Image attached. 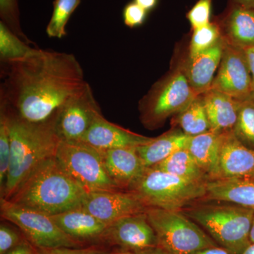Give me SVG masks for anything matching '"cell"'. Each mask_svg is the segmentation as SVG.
<instances>
[{
    "label": "cell",
    "mask_w": 254,
    "mask_h": 254,
    "mask_svg": "<svg viewBox=\"0 0 254 254\" xmlns=\"http://www.w3.org/2000/svg\"><path fill=\"white\" fill-rule=\"evenodd\" d=\"M0 104L30 123H43L86 84L76 57L36 48L23 59L1 63Z\"/></svg>",
    "instance_id": "cell-1"
},
{
    "label": "cell",
    "mask_w": 254,
    "mask_h": 254,
    "mask_svg": "<svg viewBox=\"0 0 254 254\" xmlns=\"http://www.w3.org/2000/svg\"><path fill=\"white\" fill-rule=\"evenodd\" d=\"M0 108L7 115L11 140L9 173L1 198L9 200L35 168L55 157L61 139L55 128L56 115L43 123H30L4 105Z\"/></svg>",
    "instance_id": "cell-2"
},
{
    "label": "cell",
    "mask_w": 254,
    "mask_h": 254,
    "mask_svg": "<svg viewBox=\"0 0 254 254\" xmlns=\"http://www.w3.org/2000/svg\"><path fill=\"white\" fill-rule=\"evenodd\" d=\"M86 193L53 157L35 168L7 200L51 216L81 208Z\"/></svg>",
    "instance_id": "cell-3"
},
{
    "label": "cell",
    "mask_w": 254,
    "mask_h": 254,
    "mask_svg": "<svg viewBox=\"0 0 254 254\" xmlns=\"http://www.w3.org/2000/svg\"><path fill=\"white\" fill-rule=\"evenodd\" d=\"M181 211L232 254H240L250 244L253 209L228 202L202 200Z\"/></svg>",
    "instance_id": "cell-4"
},
{
    "label": "cell",
    "mask_w": 254,
    "mask_h": 254,
    "mask_svg": "<svg viewBox=\"0 0 254 254\" xmlns=\"http://www.w3.org/2000/svg\"><path fill=\"white\" fill-rule=\"evenodd\" d=\"M198 96L187 79L185 62L180 63L156 82L140 100V121L148 129H157L169 118L183 111Z\"/></svg>",
    "instance_id": "cell-5"
},
{
    "label": "cell",
    "mask_w": 254,
    "mask_h": 254,
    "mask_svg": "<svg viewBox=\"0 0 254 254\" xmlns=\"http://www.w3.org/2000/svg\"><path fill=\"white\" fill-rule=\"evenodd\" d=\"M136 193L148 208L182 210L203 200L205 183L190 181L155 168H146L128 190Z\"/></svg>",
    "instance_id": "cell-6"
},
{
    "label": "cell",
    "mask_w": 254,
    "mask_h": 254,
    "mask_svg": "<svg viewBox=\"0 0 254 254\" xmlns=\"http://www.w3.org/2000/svg\"><path fill=\"white\" fill-rule=\"evenodd\" d=\"M145 213L156 234L158 248L168 254H192L218 246L181 210L148 208Z\"/></svg>",
    "instance_id": "cell-7"
},
{
    "label": "cell",
    "mask_w": 254,
    "mask_h": 254,
    "mask_svg": "<svg viewBox=\"0 0 254 254\" xmlns=\"http://www.w3.org/2000/svg\"><path fill=\"white\" fill-rule=\"evenodd\" d=\"M55 158L86 192L122 190L107 173L99 150L81 142L61 141Z\"/></svg>",
    "instance_id": "cell-8"
},
{
    "label": "cell",
    "mask_w": 254,
    "mask_h": 254,
    "mask_svg": "<svg viewBox=\"0 0 254 254\" xmlns=\"http://www.w3.org/2000/svg\"><path fill=\"white\" fill-rule=\"evenodd\" d=\"M1 218L12 222L38 250L78 248L81 243L73 240L57 225L50 215L15 204L0 198Z\"/></svg>",
    "instance_id": "cell-9"
},
{
    "label": "cell",
    "mask_w": 254,
    "mask_h": 254,
    "mask_svg": "<svg viewBox=\"0 0 254 254\" xmlns=\"http://www.w3.org/2000/svg\"><path fill=\"white\" fill-rule=\"evenodd\" d=\"M102 115L89 83L72 95L55 117V128L61 141L78 142L86 134L95 119Z\"/></svg>",
    "instance_id": "cell-10"
},
{
    "label": "cell",
    "mask_w": 254,
    "mask_h": 254,
    "mask_svg": "<svg viewBox=\"0 0 254 254\" xmlns=\"http://www.w3.org/2000/svg\"><path fill=\"white\" fill-rule=\"evenodd\" d=\"M223 41L221 62L210 89L242 101L252 95V78L248 61L244 49L232 44L224 37Z\"/></svg>",
    "instance_id": "cell-11"
},
{
    "label": "cell",
    "mask_w": 254,
    "mask_h": 254,
    "mask_svg": "<svg viewBox=\"0 0 254 254\" xmlns=\"http://www.w3.org/2000/svg\"><path fill=\"white\" fill-rule=\"evenodd\" d=\"M101 242L125 252H142L158 248L154 229L146 213L134 214L108 225Z\"/></svg>",
    "instance_id": "cell-12"
},
{
    "label": "cell",
    "mask_w": 254,
    "mask_h": 254,
    "mask_svg": "<svg viewBox=\"0 0 254 254\" xmlns=\"http://www.w3.org/2000/svg\"><path fill=\"white\" fill-rule=\"evenodd\" d=\"M81 208L110 225L124 217L144 213L148 207L136 193L119 190L86 192Z\"/></svg>",
    "instance_id": "cell-13"
},
{
    "label": "cell",
    "mask_w": 254,
    "mask_h": 254,
    "mask_svg": "<svg viewBox=\"0 0 254 254\" xmlns=\"http://www.w3.org/2000/svg\"><path fill=\"white\" fill-rule=\"evenodd\" d=\"M254 174V150L244 145L233 131L221 133L218 158L210 180Z\"/></svg>",
    "instance_id": "cell-14"
},
{
    "label": "cell",
    "mask_w": 254,
    "mask_h": 254,
    "mask_svg": "<svg viewBox=\"0 0 254 254\" xmlns=\"http://www.w3.org/2000/svg\"><path fill=\"white\" fill-rule=\"evenodd\" d=\"M153 138L143 136L107 120L103 114L92 124L79 141L100 151L120 148H136L152 141Z\"/></svg>",
    "instance_id": "cell-15"
},
{
    "label": "cell",
    "mask_w": 254,
    "mask_h": 254,
    "mask_svg": "<svg viewBox=\"0 0 254 254\" xmlns=\"http://www.w3.org/2000/svg\"><path fill=\"white\" fill-rule=\"evenodd\" d=\"M102 152L107 173L122 190H128L146 170L136 147L115 148Z\"/></svg>",
    "instance_id": "cell-16"
},
{
    "label": "cell",
    "mask_w": 254,
    "mask_h": 254,
    "mask_svg": "<svg viewBox=\"0 0 254 254\" xmlns=\"http://www.w3.org/2000/svg\"><path fill=\"white\" fill-rule=\"evenodd\" d=\"M224 38L235 46L254 47V9L230 0L225 12L218 20Z\"/></svg>",
    "instance_id": "cell-17"
},
{
    "label": "cell",
    "mask_w": 254,
    "mask_h": 254,
    "mask_svg": "<svg viewBox=\"0 0 254 254\" xmlns=\"http://www.w3.org/2000/svg\"><path fill=\"white\" fill-rule=\"evenodd\" d=\"M224 50L223 37L213 48L194 58L185 61V73L190 86L198 95L204 94L211 88L218 71Z\"/></svg>",
    "instance_id": "cell-18"
},
{
    "label": "cell",
    "mask_w": 254,
    "mask_h": 254,
    "mask_svg": "<svg viewBox=\"0 0 254 254\" xmlns=\"http://www.w3.org/2000/svg\"><path fill=\"white\" fill-rule=\"evenodd\" d=\"M51 218L65 234L80 243L102 241L108 226L83 208L51 215Z\"/></svg>",
    "instance_id": "cell-19"
},
{
    "label": "cell",
    "mask_w": 254,
    "mask_h": 254,
    "mask_svg": "<svg viewBox=\"0 0 254 254\" xmlns=\"http://www.w3.org/2000/svg\"><path fill=\"white\" fill-rule=\"evenodd\" d=\"M205 187L206 195L203 200L228 202L254 210V174L226 180H208Z\"/></svg>",
    "instance_id": "cell-20"
},
{
    "label": "cell",
    "mask_w": 254,
    "mask_h": 254,
    "mask_svg": "<svg viewBox=\"0 0 254 254\" xmlns=\"http://www.w3.org/2000/svg\"><path fill=\"white\" fill-rule=\"evenodd\" d=\"M210 123V131H232L238 116L240 101L220 91L210 89L201 95Z\"/></svg>",
    "instance_id": "cell-21"
},
{
    "label": "cell",
    "mask_w": 254,
    "mask_h": 254,
    "mask_svg": "<svg viewBox=\"0 0 254 254\" xmlns=\"http://www.w3.org/2000/svg\"><path fill=\"white\" fill-rule=\"evenodd\" d=\"M189 138L180 128H172L148 143L136 147V150L145 168H154L177 150L186 148Z\"/></svg>",
    "instance_id": "cell-22"
},
{
    "label": "cell",
    "mask_w": 254,
    "mask_h": 254,
    "mask_svg": "<svg viewBox=\"0 0 254 254\" xmlns=\"http://www.w3.org/2000/svg\"><path fill=\"white\" fill-rule=\"evenodd\" d=\"M220 138L221 133L208 131L197 136H190L187 141V149L208 175L209 180L216 164Z\"/></svg>",
    "instance_id": "cell-23"
},
{
    "label": "cell",
    "mask_w": 254,
    "mask_h": 254,
    "mask_svg": "<svg viewBox=\"0 0 254 254\" xmlns=\"http://www.w3.org/2000/svg\"><path fill=\"white\" fill-rule=\"evenodd\" d=\"M190 181L206 183L209 177L186 148L177 150L154 168Z\"/></svg>",
    "instance_id": "cell-24"
},
{
    "label": "cell",
    "mask_w": 254,
    "mask_h": 254,
    "mask_svg": "<svg viewBox=\"0 0 254 254\" xmlns=\"http://www.w3.org/2000/svg\"><path fill=\"white\" fill-rule=\"evenodd\" d=\"M172 126L179 127L185 134L194 136L210 131V123L202 95H198L187 108L172 120Z\"/></svg>",
    "instance_id": "cell-25"
},
{
    "label": "cell",
    "mask_w": 254,
    "mask_h": 254,
    "mask_svg": "<svg viewBox=\"0 0 254 254\" xmlns=\"http://www.w3.org/2000/svg\"><path fill=\"white\" fill-rule=\"evenodd\" d=\"M0 21V60L9 63L26 58L36 49Z\"/></svg>",
    "instance_id": "cell-26"
},
{
    "label": "cell",
    "mask_w": 254,
    "mask_h": 254,
    "mask_svg": "<svg viewBox=\"0 0 254 254\" xmlns=\"http://www.w3.org/2000/svg\"><path fill=\"white\" fill-rule=\"evenodd\" d=\"M233 133L244 145L254 150V96L240 101Z\"/></svg>",
    "instance_id": "cell-27"
},
{
    "label": "cell",
    "mask_w": 254,
    "mask_h": 254,
    "mask_svg": "<svg viewBox=\"0 0 254 254\" xmlns=\"http://www.w3.org/2000/svg\"><path fill=\"white\" fill-rule=\"evenodd\" d=\"M81 2V0H55L51 18L46 28L50 38H63L66 35L68 20Z\"/></svg>",
    "instance_id": "cell-28"
},
{
    "label": "cell",
    "mask_w": 254,
    "mask_h": 254,
    "mask_svg": "<svg viewBox=\"0 0 254 254\" xmlns=\"http://www.w3.org/2000/svg\"><path fill=\"white\" fill-rule=\"evenodd\" d=\"M222 38L218 21H211L202 27L193 30L188 58H192L218 44Z\"/></svg>",
    "instance_id": "cell-29"
},
{
    "label": "cell",
    "mask_w": 254,
    "mask_h": 254,
    "mask_svg": "<svg viewBox=\"0 0 254 254\" xmlns=\"http://www.w3.org/2000/svg\"><path fill=\"white\" fill-rule=\"evenodd\" d=\"M11 140L9 122L6 112L0 108V192L4 191L9 173Z\"/></svg>",
    "instance_id": "cell-30"
},
{
    "label": "cell",
    "mask_w": 254,
    "mask_h": 254,
    "mask_svg": "<svg viewBox=\"0 0 254 254\" xmlns=\"http://www.w3.org/2000/svg\"><path fill=\"white\" fill-rule=\"evenodd\" d=\"M0 18L1 22L13 33L32 45V41L25 34L21 28L20 10L18 0H0Z\"/></svg>",
    "instance_id": "cell-31"
},
{
    "label": "cell",
    "mask_w": 254,
    "mask_h": 254,
    "mask_svg": "<svg viewBox=\"0 0 254 254\" xmlns=\"http://www.w3.org/2000/svg\"><path fill=\"white\" fill-rule=\"evenodd\" d=\"M213 0H198L187 14L192 30L208 24L211 18Z\"/></svg>",
    "instance_id": "cell-32"
},
{
    "label": "cell",
    "mask_w": 254,
    "mask_h": 254,
    "mask_svg": "<svg viewBox=\"0 0 254 254\" xmlns=\"http://www.w3.org/2000/svg\"><path fill=\"white\" fill-rule=\"evenodd\" d=\"M148 13L135 1H131L124 7V23L127 26L131 28L141 26L145 23Z\"/></svg>",
    "instance_id": "cell-33"
},
{
    "label": "cell",
    "mask_w": 254,
    "mask_h": 254,
    "mask_svg": "<svg viewBox=\"0 0 254 254\" xmlns=\"http://www.w3.org/2000/svg\"><path fill=\"white\" fill-rule=\"evenodd\" d=\"M24 240L16 230L9 225L1 223L0 225V254H5L17 247Z\"/></svg>",
    "instance_id": "cell-34"
},
{
    "label": "cell",
    "mask_w": 254,
    "mask_h": 254,
    "mask_svg": "<svg viewBox=\"0 0 254 254\" xmlns=\"http://www.w3.org/2000/svg\"><path fill=\"white\" fill-rule=\"evenodd\" d=\"M39 254H115V252H109L91 247V248L79 249L61 247V248L38 250Z\"/></svg>",
    "instance_id": "cell-35"
},
{
    "label": "cell",
    "mask_w": 254,
    "mask_h": 254,
    "mask_svg": "<svg viewBox=\"0 0 254 254\" xmlns=\"http://www.w3.org/2000/svg\"><path fill=\"white\" fill-rule=\"evenodd\" d=\"M5 254H39V252L34 246L24 240L22 243Z\"/></svg>",
    "instance_id": "cell-36"
},
{
    "label": "cell",
    "mask_w": 254,
    "mask_h": 254,
    "mask_svg": "<svg viewBox=\"0 0 254 254\" xmlns=\"http://www.w3.org/2000/svg\"><path fill=\"white\" fill-rule=\"evenodd\" d=\"M249 66H250L251 74L252 78V95L254 96V47L244 48Z\"/></svg>",
    "instance_id": "cell-37"
},
{
    "label": "cell",
    "mask_w": 254,
    "mask_h": 254,
    "mask_svg": "<svg viewBox=\"0 0 254 254\" xmlns=\"http://www.w3.org/2000/svg\"><path fill=\"white\" fill-rule=\"evenodd\" d=\"M192 254H232L225 249L222 248L220 246L216 247H210V248L204 249L195 252Z\"/></svg>",
    "instance_id": "cell-38"
},
{
    "label": "cell",
    "mask_w": 254,
    "mask_h": 254,
    "mask_svg": "<svg viewBox=\"0 0 254 254\" xmlns=\"http://www.w3.org/2000/svg\"><path fill=\"white\" fill-rule=\"evenodd\" d=\"M133 1L141 6L145 11H152L158 6L159 0H133Z\"/></svg>",
    "instance_id": "cell-39"
},
{
    "label": "cell",
    "mask_w": 254,
    "mask_h": 254,
    "mask_svg": "<svg viewBox=\"0 0 254 254\" xmlns=\"http://www.w3.org/2000/svg\"><path fill=\"white\" fill-rule=\"evenodd\" d=\"M115 254H168L160 249L155 250L142 251V252H125V251H116Z\"/></svg>",
    "instance_id": "cell-40"
},
{
    "label": "cell",
    "mask_w": 254,
    "mask_h": 254,
    "mask_svg": "<svg viewBox=\"0 0 254 254\" xmlns=\"http://www.w3.org/2000/svg\"><path fill=\"white\" fill-rule=\"evenodd\" d=\"M237 4L242 5L246 7L254 9V0H232Z\"/></svg>",
    "instance_id": "cell-41"
},
{
    "label": "cell",
    "mask_w": 254,
    "mask_h": 254,
    "mask_svg": "<svg viewBox=\"0 0 254 254\" xmlns=\"http://www.w3.org/2000/svg\"><path fill=\"white\" fill-rule=\"evenodd\" d=\"M240 254H254V244L250 243Z\"/></svg>",
    "instance_id": "cell-42"
},
{
    "label": "cell",
    "mask_w": 254,
    "mask_h": 254,
    "mask_svg": "<svg viewBox=\"0 0 254 254\" xmlns=\"http://www.w3.org/2000/svg\"><path fill=\"white\" fill-rule=\"evenodd\" d=\"M250 240V243L254 244V216L253 222H252V228H251Z\"/></svg>",
    "instance_id": "cell-43"
}]
</instances>
